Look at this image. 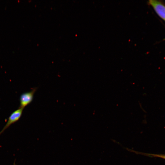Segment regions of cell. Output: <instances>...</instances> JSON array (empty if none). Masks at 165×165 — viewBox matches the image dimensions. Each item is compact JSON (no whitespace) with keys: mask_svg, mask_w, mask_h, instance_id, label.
Segmentation results:
<instances>
[{"mask_svg":"<svg viewBox=\"0 0 165 165\" xmlns=\"http://www.w3.org/2000/svg\"><path fill=\"white\" fill-rule=\"evenodd\" d=\"M35 88L30 91L22 94L20 98V106L19 108H24L32 101L34 95L36 90Z\"/></svg>","mask_w":165,"mask_h":165,"instance_id":"1","label":"cell"},{"mask_svg":"<svg viewBox=\"0 0 165 165\" xmlns=\"http://www.w3.org/2000/svg\"><path fill=\"white\" fill-rule=\"evenodd\" d=\"M23 109L19 108L11 114L6 125L0 132V135L10 126L19 120L22 115Z\"/></svg>","mask_w":165,"mask_h":165,"instance_id":"2","label":"cell"},{"mask_svg":"<svg viewBox=\"0 0 165 165\" xmlns=\"http://www.w3.org/2000/svg\"><path fill=\"white\" fill-rule=\"evenodd\" d=\"M148 3L153 8L156 13L165 21V5L160 1L150 0Z\"/></svg>","mask_w":165,"mask_h":165,"instance_id":"3","label":"cell"},{"mask_svg":"<svg viewBox=\"0 0 165 165\" xmlns=\"http://www.w3.org/2000/svg\"><path fill=\"white\" fill-rule=\"evenodd\" d=\"M153 156H155L159 157H160V158H161L165 159V155L155 154V155H153Z\"/></svg>","mask_w":165,"mask_h":165,"instance_id":"4","label":"cell"}]
</instances>
